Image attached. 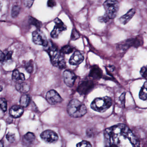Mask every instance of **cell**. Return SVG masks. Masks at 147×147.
Segmentation results:
<instances>
[{
  "label": "cell",
  "mask_w": 147,
  "mask_h": 147,
  "mask_svg": "<svg viewBox=\"0 0 147 147\" xmlns=\"http://www.w3.org/2000/svg\"><path fill=\"white\" fill-rule=\"evenodd\" d=\"M36 137L32 132H27L23 138V141L24 143L27 144H32L35 141Z\"/></svg>",
  "instance_id": "obj_16"
},
{
  "label": "cell",
  "mask_w": 147,
  "mask_h": 147,
  "mask_svg": "<svg viewBox=\"0 0 147 147\" xmlns=\"http://www.w3.org/2000/svg\"><path fill=\"white\" fill-rule=\"evenodd\" d=\"M112 105L111 98L108 96L95 98L92 102L91 107L95 111L103 113L110 108Z\"/></svg>",
  "instance_id": "obj_4"
},
{
  "label": "cell",
  "mask_w": 147,
  "mask_h": 147,
  "mask_svg": "<svg viewBox=\"0 0 147 147\" xmlns=\"http://www.w3.org/2000/svg\"><path fill=\"white\" fill-rule=\"evenodd\" d=\"M33 2L32 0H25V5L27 7H30L32 6Z\"/></svg>",
  "instance_id": "obj_33"
},
{
  "label": "cell",
  "mask_w": 147,
  "mask_h": 147,
  "mask_svg": "<svg viewBox=\"0 0 147 147\" xmlns=\"http://www.w3.org/2000/svg\"><path fill=\"white\" fill-rule=\"evenodd\" d=\"M106 14L111 19L116 18L119 9V3L116 0H106L104 3Z\"/></svg>",
  "instance_id": "obj_5"
},
{
  "label": "cell",
  "mask_w": 147,
  "mask_h": 147,
  "mask_svg": "<svg viewBox=\"0 0 147 147\" xmlns=\"http://www.w3.org/2000/svg\"><path fill=\"white\" fill-rule=\"evenodd\" d=\"M61 51L63 54H69L73 52V49L69 45H66L62 48Z\"/></svg>",
  "instance_id": "obj_22"
},
{
  "label": "cell",
  "mask_w": 147,
  "mask_h": 147,
  "mask_svg": "<svg viewBox=\"0 0 147 147\" xmlns=\"http://www.w3.org/2000/svg\"><path fill=\"white\" fill-rule=\"evenodd\" d=\"M25 68L26 71L29 73H31L33 71V64L31 62H28L27 64L26 65Z\"/></svg>",
  "instance_id": "obj_28"
},
{
  "label": "cell",
  "mask_w": 147,
  "mask_h": 147,
  "mask_svg": "<svg viewBox=\"0 0 147 147\" xmlns=\"http://www.w3.org/2000/svg\"><path fill=\"white\" fill-rule=\"evenodd\" d=\"M30 97L29 95H28V94H24L20 98V105L24 107H27L30 103Z\"/></svg>",
  "instance_id": "obj_18"
},
{
  "label": "cell",
  "mask_w": 147,
  "mask_h": 147,
  "mask_svg": "<svg viewBox=\"0 0 147 147\" xmlns=\"http://www.w3.org/2000/svg\"><path fill=\"white\" fill-rule=\"evenodd\" d=\"M5 54V61L10 60V59L11 58L12 55V52H11V51L7 52V53L6 54Z\"/></svg>",
  "instance_id": "obj_32"
},
{
  "label": "cell",
  "mask_w": 147,
  "mask_h": 147,
  "mask_svg": "<svg viewBox=\"0 0 147 147\" xmlns=\"http://www.w3.org/2000/svg\"><path fill=\"white\" fill-rule=\"evenodd\" d=\"M46 99L48 103L51 105L60 104L63 100L60 94L54 90H50L47 93Z\"/></svg>",
  "instance_id": "obj_9"
},
{
  "label": "cell",
  "mask_w": 147,
  "mask_h": 147,
  "mask_svg": "<svg viewBox=\"0 0 147 147\" xmlns=\"http://www.w3.org/2000/svg\"><path fill=\"white\" fill-rule=\"evenodd\" d=\"M67 111L69 115L72 117L79 118L86 113L87 108L85 105L80 100L74 99L69 103Z\"/></svg>",
  "instance_id": "obj_2"
},
{
  "label": "cell",
  "mask_w": 147,
  "mask_h": 147,
  "mask_svg": "<svg viewBox=\"0 0 147 147\" xmlns=\"http://www.w3.org/2000/svg\"><path fill=\"white\" fill-rule=\"evenodd\" d=\"M140 73L143 77L147 80V66L143 67L141 69Z\"/></svg>",
  "instance_id": "obj_29"
},
{
  "label": "cell",
  "mask_w": 147,
  "mask_h": 147,
  "mask_svg": "<svg viewBox=\"0 0 147 147\" xmlns=\"http://www.w3.org/2000/svg\"><path fill=\"white\" fill-rule=\"evenodd\" d=\"M29 23L32 25L35 26L37 28H40L42 24L41 22L32 18H30Z\"/></svg>",
  "instance_id": "obj_23"
},
{
  "label": "cell",
  "mask_w": 147,
  "mask_h": 147,
  "mask_svg": "<svg viewBox=\"0 0 147 147\" xmlns=\"http://www.w3.org/2000/svg\"><path fill=\"white\" fill-rule=\"evenodd\" d=\"M16 89L20 92L25 93L30 90V86L25 82H19L16 85Z\"/></svg>",
  "instance_id": "obj_15"
},
{
  "label": "cell",
  "mask_w": 147,
  "mask_h": 147,
  "mask_svg": "<svg viewBox=\"0 0 147 147\" xmlns=\"http://www.w3.org/2000/svg\"><path fill=\"white\" fill-rule=\"evenodd\" d=\"M84 57L80 51H76L69 59V63L72 65H78L84 61Z\"/></svg>",
  "instance_id": "obj_11"
},
{
  "label": "cell",
  "mask_w": 147,
  "mask_h": 147,
  "mask_svg": "<svg viewBox=\"0 0 147 147\" xmlns=\"http://www.w3.org/2000/svg\"><path fill=\"white\" fill-rule=\"evenodd\" d=\"M20 8L19 6L14 5L11 10V16L13 18H16L18 16L20 12Z\"/></svg>",
  "instance_id": "obj_21"
},
{
  "label": "cell",
  "mask_w": 147,
  "mask_h": 147,
  "mask_svg": "<svg viewBox=\"0 0 147 147\" xmlns=\"http://www.w3.org/2000/svg\"><path fill=\"white\" fill-rule=\"evenodd\" d=\"M12 78L16 81H24L25 80L24 75L20 73L18 70L13 71L12 74Z\"/></svg>",
  "instance_id": "obj_20"
},
{
  "label": "cell",
  "mask_w": 147,
  "mask_h": 147,
  "mask_svg": "<svg viewBox=\"0 0 147 147\" xmlns=\"http://www.w3.org/2000/svg\"><path fill=\"white\" fill-rule=\"evenodd\" d=\"M1 103V108L3 112L6 111L7 110V102L5 99L4 98H1L0 100Z\"/></svg>",
  "instance_id": "obj_24"
},
{
  "label": "cell",
  "mask_w": 147,
  "mask_h": 147,
  "mask_svg": "<svg viewBox=\"0 0 147 147\" xmlns=\"http://www.w3.org/2000/svg\"><path fill=\"white\" fill-rule=\"evenodd\" d=\"M79 37L80 36L78 32L76 30H73V31H72V35H71L72 40H76L79 38Z\"/></svg>",
  "instance_id": "obj_30"
},
{
  "label": "cell",
  "mask_w": 147,
  "mask_h": 147,
  "mask_svg": "<svg viewBox=\"0 0 147 147\" xmlns=\"http://www.w3.org/2000/svg\"><path fill=\"white\" fill-rule=\"evenodd\" d=\"M55 24L54 29L51 32V37L53 38H57L59 37V35L64 31L67 30V26L63 23L62 21L57 18L55 20Z\"/></svg>",
  "instance_id": "obj_8"
},
{
  "label": "cell",
  "mask_w": 147,
  "mask_h": 147,
  "mask_svg": "<svg viewBox=\"0 0 147 147\" xmlns=\"http://www.w3.org/2000/svg\"><path fill=\"white\" fill-rule=\"evenodd\" d=\"M76 146L78 147H92V144H91L89 142H88V141H82L80 142L79 143L77 144Z\"/></svg>",
  "instance_id": "obj_26"
},
{
  "label": "cell",
  "mask_w": 147,
  "mask_h": 147,
  "mask_svg": "<svg viewBox=\"0 0 147 147\" xmlns=\"http://www.w3.org/2000/svg\"><path fill=\"white\" fill-rule=\"evenodd\" d=\"M94 84L92 81H87L82 82L78 88V92L81 94H85L93 88Z\"/></svg>",
  "instance_id": "obj_12"
},
{
  "label": "cell",
  "mask_w": 147,
  "mask_h": 147,
  "mask_svg": "<svg viewBox=\"0 0 147 147\" xmlns=\"http://www.w3.org/2000/svg\"><path fill=\"white\" fill-rule=\"evenodd\" d=\"M48 6L49 7H53L56 5V2L55 0H48L47 2Z\"/></svg>",
  "instance_id": "obj_31"
},
{
  "label": "cell",
  "mask_w": 147,
  "mask_h": 147,
  "mask_svg": "<svg viewBox=\"0 0 147 147\" xmlns=\"http://www.w3.org/2000/svg\"><path fill=\"white\" fill-rule=\"evenodd\" d=\"M125 98V93H124L123 94H122L120 97V100H121V103L123 104H124Z\"/></svg>",
  "instance_id": "obj_34"
},
{
  "label": "cell",
  "mask_w": 147,
  "mask_h": 147,
  "mask_svg": "<svg viewBox=\"0 0 147 147\" xmlns=\"http://www.w3.org/2000/svg\"><path fill=\"white\" fill-rule=\"evenodd\" d=\"M6 138L9 142H15V139H16L15 134L9 132V133L7 134Z\"/></svg>",
  "instance_id": "obj_25"
},
{
  "label": "cell",
  "mask_w": 147,
  "mask_h": 147,
  "mask_svg": "<svg viewBox=\"0 0 147 147\" xmlns=\"http://www.w3.org/2000/svg\"><path fill=\"white\" fill-rule=\"evenodd\" d=\"M32 41L36 44L42 45L45 47H47L49 45V42L45 34L39 29L33 32Z\"/></svg>",
  "instance_id": "obj_6"
},
{
  "label": "cell",
  "mask_w": 147,
  "mask_h": 147,
  "mask_svg": "<svg viewBox=\"0 0 147 147\" xmlns=\"http://www.w3.org/2000/svg\"><path fill=\"white\" fill-rule=\"evenodd\" d=\"M136 11L134 8L130 9L127 13L120 17L119 20L120 23L123 25H125L131 19L136 13Z\"/></svg>",
  "instance_id": "obj_14"
},
{
  "label": "cell",
  "mask_w": 147,
  "mask_h": 147,
  "mask_svg": "<svg viewBox=\"0 0 147 147\" xmlns=\"http://www.w3.org/2000/svg\"><path fill=\"white\" fill-rule=\"evenodd\" d=\"M104 138L106 146L138 147V139L131 130L125 125L118 124L105 129Z\"/></svg>",
  "instance_id": "obj_1"
},
{
  "label": "cell",
  "mask_w": 147,
  "mask_h": 147,
  "mask_svg": "<svg viewBox=\"0 0 147 147\" xmlns=\"http://www.w3.org/2000/svg\"><path fill=\"white\" fill-rule=\"evenodd\" d=\"M53 66L60 69L64 68L66 66L63 54L55 46H50L47 50Z\"/></svg>",
  "instance_id": "obj_3"
},
{
  "label": "cell",
  "mask_w": 147,
  "mask_h": 147,
  "mask_svg": "<svg viewBox=\"0 0 147 147\" xmlns=\"http://www.w3.org/2000/svg\"><path fill=\"white\" fill-rule=\"evenodd\" d=\"M110 20H111V19L106 13H105V15L101 16V17H100L98 18L99 21L101 22V23H107V22H109Z\"/></svg>",
  "instance_id": "obj_27"
},
{
  "label": "cell",
  "mask_w": 147,
  "mask_h": 147,
  "mask_svg": "<svg viewBox=\"0 0 147 147\" xmlns=\"http://www.w3.org/2000/svg\"><path fill=\"white\" fill-rule=\"evenodd\" d=\"M139 98L142 100L147 99V81L145 82L140 90L139 94Z\"/></svg>",
  "instance_id": "obj_19"
},
{
  "label": "cell",
  "mask_w": 147,
  "mask_h": 147,
  "mask_svg": "<svg viewBox=\"0 0 147 147\" xmlns=\"http://www.w3.org/2000/svg\"><path fill=\"white\" fill-rule=\"evenodd\" d=\"M63 77L64 82L69 87H72L74 85L76 76L74 72L66 70L63 72Z\"/></svg>",
  "instance_id": "obj_10"
},
{
  "label": "cell",
  "mask_w": 147,
  "mask_h": 147,
  "mask_svg": "<svg viewBox=\"0 0 147 147\" xmlns=\"http://www.w3.org/2000/svg\"><path fill=\"white\" fill-rule=\"evenodd\" d=\"M21 106L14 105L10 110V114L14 118H18L23 115L24 110Z\"/></svg>",
  "instance_id": "obj_13"
},
{
  "label": "cell",
  "mask_w": 147,
  "mask_h": 147,
  "mask_svg": "<svg viewBox=\"0 0 147 147\" xmlns=\"http://www.w3.org/2000/svg\"><path fill=\"white\" fill-rule=\"evenodd\" d=\"M102 75V72L101 69L99 67H94L91 70L89 76L94 79H97L101 78Z\"/></svg>",
  "instance_id": "obj_17"
},
{
  "label": "cell",
  "mask_w": 147,
  "mask_h": 147,
  "mask_svg": "<svg viewBox=\"0 0 147 147\" xmlns=\"http://www.w3.org/2000/svg\"><path fill=\"white\" fill-rule=\"evenodd\" d=\"M40 137L41 138L47 143H55L58 139V135L56 132L51 130H46L43 131Z\"/></svg>",
  "instance_id": "obj_7"
},
{
  "label": "cell",
  "mask_w": 147,
  "mask_h": 147,
  "mask_svg": "<svg viewBox=\"0 0 147 147\" xmlns=\"http://www.w3.org/2000/svg\"><path fill=\"white\" fill-rule=\"evenodd\" d=\"M32 1H35V0H32Z\"/></svg>",
  "instance_id": "obj_35"
}]
</instances>
